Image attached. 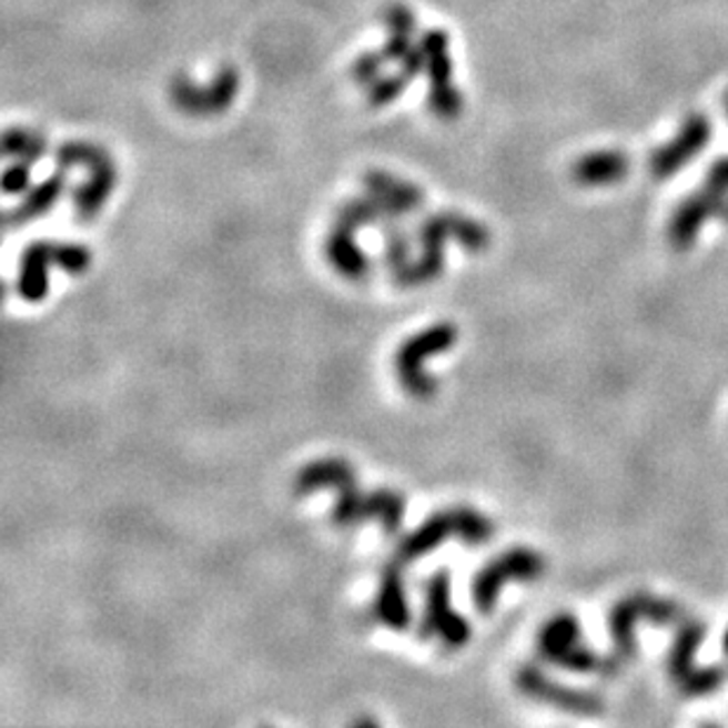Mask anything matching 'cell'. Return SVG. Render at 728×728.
<instances>
[{
	"label": "cell",
	"instance_id": "3957f363",
	"mask_svg": "<svg viewBox=\"0 0 728 728\" xmlns=\"http://www.w3.org/2000/svg\"><path fill=\"white\" fill-rule=\"evenodd\" d=\"M686 616L681 608L669 601L658 599L654 594H631V597L616 604L610 610L608 627L613 637V656L623 665L637 658V625H660V627H677Z\"/></svg>",
	"mask_w": 728,
	"mask_h": 728
},
{
	"label": "cell",
	"instance_id": "30bf717a",
	"mask_svg": "<svg viewBox=\"0 0 728 728\" xmlns=\"http://www.w3.org/2000/svg\"><path fill=\"white\" fill-rule=\"evenodd\" d=\"M54 245L33 243L29 245L22 262H19L17 293L27 302H41L48 295V266L52 262Z\"/></svg>",
	"mask_w": 728,
	"mask_h": 728
},
{
	"label": "cell",
	"instance_id": "7c38bea8",
	"mask_svg": "<svg viewBox=\"0 0 728 728\" xmlns=\"http://www.w3.org/2000/svg\"><path fill=\"white\" fill-rule=\"evenodd\" d=\"M580 637H583L580 623L573 618L570 613H559V616L547 620L545 627L540 629L538 650L547 663L559 665L566 654H570L573 648L583 644Z\"/></svg>",
	"mask_w": 728,
	"mask_h": 728
},
{
	"label": "cell",
	"instance_id": "2e32d148",
	"mask_svg": "<svg viewBox=\"0 0 728 728\" xmlns=\"http://www.w3.org/2000/svg\"><path fill=\"white\" fill-rule=\"evenodd\" d=\"M724 650H726V656H728V629H726V635H724Z\"/></svg>",
	"mask_w": 728,
	"mask_h": 728
},
{
	"label": "cell",
	"instance_id": "8fae6325",
	"mask_svg": "<svg viewBox=\"0 0 728 728\" xmlns=\"http://www.w3.org/2000/svg\"><path fill=\"white\" fill-rule=\"evenodd\" d=\"M705 635H707L705 625L694 618H684L677 625L675 644L669 648V658H667L669 677H673L677 684H681L696 669V654L700 644L705 641Z\"/></svg>",
	"mask_w": 728,
	"mask_h": 728
},
{
	"label": "cell",
	"instance_id": "5b68a950",
	"mask_svg": "<svg viewBox=\"0 0 728 728\" xmlns=\"http://www.w3.org/2000/svg\"><path fill=\"white\" fill-rule=\"evenodd\" d=\"M547 564L540 552L528 547H512L497 554L472 580V599L478 613H493L501 592L507 583H533L540 580Z\"/></svg>",
	"mask_w": 728,
	"mask_h": 728
},
{
	"label": "cell",
	"instance_id": "6da1fadb",
	"mask_svg": "<svg viewBox=\"0 0 728 728\" xmlns=\"http://www.w3.org/2000/svg\"><path fill=\"white\" fill-rule=\"evenodd\" d=\"M316 491H335L337 501L333 507V522L337 526L347 528L366 519H377L382 530L394 535L398 533L401 522H404V495L390 488L361 493L354 467L347 459L323 457L300 469L295 476V493L312 495Z\"/></svg>",
	"mask_w": 728,
	"mask_h": 728
},
{
	"label": "cell",
	"instance_id": "9a60e30c",
	"mask_svg": "<svg viewBox=\"0 0 728 728\" xmlns=\"http://www.w3.org/2000/svg\"><path fill=\"white\" fill-rule=\"evenodd\" d=\"M52 262L69 274H81L88 270L90 253L81 245H54Z\"/></svg>",
	"mask_w": 728,
	"mask_h": 728
},
{
	"label": "cell",
	"instance_id": "7a4b0ae2",
	"mask_svg": "<svg viewBox=\"0 0 728 728\" xmlns=\"http://www.w3.org/2000/svg\"><path fill=\"white\" fill-rule=\"evenodd\" d=\"M493 533L495 526L488 516L472 507H453V509L436 512L398 543L394 552V562L406 566L423 559L425 554L444 545L451 535H455V538H459L465 545L482 547L493 538Z\"/></svg>",
	"mask_w": 728,
	"mask_h": 728
},
{
	"label": "cell",
	"instance_id": "9c48e42d",
	"mask_svg": "<svg viewBox=\"0 0 728 728\" xmlns=\"http://www.w3.org/2000/svg\"><path fill=\"white\" fill-rule=\"evenodd\" d=\"M398 562H390L380 573V587L375 597V616L390 629H406L411 625V608L406 599L404 573Z\"/></svg>",
	"mask_w": 728,
	"mask_h": 728
},
{
	"label": "cell",
	"instance_id": "5bb4252c",
	"mask_svg": "<svg viewBox=\"0 0 728 728\" xmlns=\"http://www.w3.org/2000/svg\"><path fill=\"white\" fill-rule=\"evenodd\" d=\"M726 669L724 667H696L679 686L686 696H710L724 686Z\"/></svg>",
	"mask_w": 728,
	"mask_h": 728
},
{
	"label": "cell",
	"instance_id": "8992f818",
	"mask_svg": "<svg viewBox=\"0 0 728 728\" xmlns=\"http://www.w3.org/2000/svg\"><path fill=\"white\" fill-rule=\"evenodd\" d=\"M446 234H455L457 241L463 243L469 251H478V247L486 245V234L484 229L474 224V222H463V220H446V218H432L423 232H419V239H423V257H419L415 264H411L408 270L396 276L394 281L398 285H423L432 279H436L444 270V239Z\"/></svg>",
	"mask_w": 728,
	"mask_h": 728
},
{
	"label": "cell",
	"instance_id": "277c9868",
	"mask_svg": "<svg viewBox=\"0 0 728 728\" xmlns=\"http://www.w3.org/2000/svg\"><path fill=\"white\" fill-rule=\"evenodd\" d=\"M457 342V328L453 323H434L423 333L408 337L394 356V368L401 387L415 398H429L438 382L423 371V363L432 356L448 352Z\"/></svg>",
	"mask_w": 728,
	"mask_h": 728
},
{
	"label": "cell",
	"instance_id": "4fadbf2b",
	"mask_svg": "<svg viewBox=\"0 0 728 728\" xmlns=\"http://www.w3.org/2000/svg\"><path fill=\"white\" fill-rule=\"evenodd\" d=\"M328 260L335 266V270L344 279H363L368 272V260L361 253V247L352 241L347 229H337V232L328 239Z\"/></svg>",
	"mask_w": 728,
	"mask_h": 728
},
{
	"label": "cell",
	"instance_id": "52a82bcc",
	"mask_svg": "<svg viewBox=\"0 0 728 728\" xmlns=\"http://www.w3.org/2000/svg\"><path fill=\"white\" fill-rule=\"evenodd\" d=\"M425 637H438L446 646L459 648L472 637L469 623L451 604V576L446 568L436 570L425 587Z\"/></svg>",
	"mask_w": 728,
	"mask_h": 728
},
{
	"label": "cell",
	"instance_id": "ba28073f",
	"mask_svg": "<svg viewBox=\"0 0 728 728\" xmlns=\"http://www.w3.org/2000/svg\"><path fill=\"white\" fill-rule=\"evenodd\" d=\"M516 686H519V691L526 698L559 707L562 712H570L578 717H601L606 712V702L599 696L578 691V688L554 681L533 665H526L516 673Z\"/></svg>",
	"mask_w": 728,
	"mask_h": 728
}]
</instances>
